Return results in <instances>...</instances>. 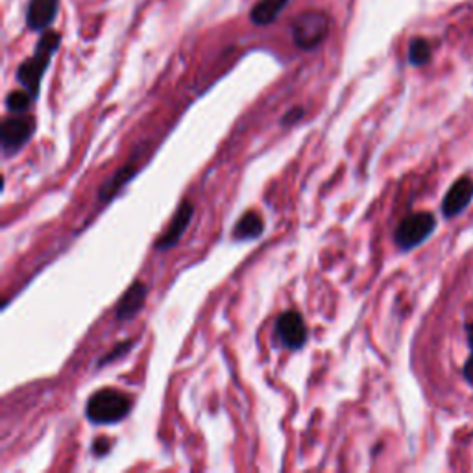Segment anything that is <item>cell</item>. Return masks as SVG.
I'll use <instances>...</instances> for the list:
<instances>
[{
    "mask_svg": "<svg viewBox=\"0 0 473 473\" xmlns=\"http://www.w3.org/2000/svg\"><path fill=\"white\" fill-rule=\"evenodd\" d=\"M35 132V120L34 117L13 113L6 117L0 126V146L6 158L17 154L20 148H25Z\"/></svg>",
    "mask_w": 473,
    "mask_h": 473,
    "instance_id": "5b68a950",
    "label": "cell"
},
{
    "mask_svg": "<svg viewBox=\"0 0 473 473\" xmlns=\"http://www.w3.org/2000/svg\"><path fill=\"white\" fill-rule=\"evenodd\" d=\"M59 0H30L27 12V25L34 32H45L58 15Z\"/></svg>",
    "mask_w": 473,
    "mask_h": 473,
    "instance_id": "9c48e42d",
    "label": "cell"
},
{
    "mask_svg": "<svg viewBox=\"0 0 473 473\" xmlns=\"http://www.w3.org/2000/svg\"><path fill=\"white\" fill-rule=\"evenodd\" d=\"M429 59H431V45L422 37L413 39L411 45H408V61H411V66L422 67Z\"/></svg>",
    "mask_w": 473,
    "mask_h": 473,
    "instance_id": "4fadbf2b",
    "label": "cell"
},
{
    "mask_svg": "<svg viewBox=\"0 0 473 473\" xmlns=\"http://www.w3.org/2000/svg\"><path fill=\"white\" fill-rule=\"evenodd\" d=\"M59 43L61 37L56 32H45L37 43L34 56L25 59L17 69V81L23 85L34 98L39 95L43 74H45L52 56L59 49Z\"/></svg>",
    "mask_w": 473,
    "mask_h": 473,
    "instance_id": "6da1fadb",
    "label": "cell"
},
{
    "mask_svg": "<svg viewBox=\"0 0 473 473\" xmlns=\"http://www.w3.org/2000/svg\"><path fill=\"white\" fill-rule=\"evenodd\" d=\"M192 217H195V205H192V202L189 200H183L178 211L174 213V217H172V221L168 222L167 229L159 235V239L156 241L154 248L158 252H168L170 248H174L182 241L183 233L189 229Z\"/></svg>",
    "mask_w": 473,
    "mask_h": 473,
    "instance_id": "52a82bcc",
    "label": "cell"
},
{
    "mask_svg": "<svg viewBox=\"0 0 473 473\" xmlns=\"http://www.w3.org/2000/svg\"><path fill=\"white\" fill-rule=\"evenodd\" d=\"M275 340L287 350H299L307 342L306 322L298 311H287L275 320Z\"/></svg>",
    "mask_w": 473,
    "mask_h": 473,
    "instance_id": "8992f818",
    "label": "cell"
},
{
    "mask_svg": "<svg viewBox=\"0 0 473 473\" xmlns=\"http://www.w3.org/2000/svg\"><path fill=\"white\" fill-rule=\"evenodd\" d=\"M435 228H437V221L431 213H427V211L413 213V214H408V217H405L396 228L394 241L399 246V250L408 252L420 246L423 241H427V237L435 231Z\"/></svg>",
    "mask_w": 473,
    "mask_h": 473,
    "instance_id": "277c9868",
    "label": "cell"
},
{
    "mask_svg": "<svg viewBox=\"0 0 473 473\" xmlns=\"http://www.w3.org/2000/svg\"><path fill=\"white\" fill-rule=\"evenodd\" d=\"M291 3L292 0H260L250 12V20L255 27H268L275 23Z\"/></svg>",
    "mask_w": 473,
    "mask_h": 473,
    "instance_id": "8fae6325",
    "label": "cell"
},
{
    "mask_svg": "<svg viewBox=\"0 0 473 473\" xmlns=\"http://www.w3.org/2000/svg\"><path fill=\"white\" fill-rule=\"evenodd\" d=\"M136 172V170H134ZM134 172H132V167L128 165L124 167L120 172H117V174L107 182L105 187L100 189V200H110L113 195H117L119 189L126 183V182H130L134 178Z\"/></svg>",
    "mask_w": 473,
    "mask_h": 473,
    "instance_id": "5bb4252c",
    "label": "cell"
},
{
    "mask_svg": "<svg viewBox=\"0 0 473 473\" xmlns=\"http://www.w3.org/2000/svg\"><path fill=\"white\" fill-rule=\"evenodd\" d=\"M146 292H148V287L143 282H136L130 289H128L122 294L120 302L117 304V309H115L117 320H120V322L132 320L143 309L144 299H146Z\"/></svg>",
    "mask_w": 473,
    "mask_h": 473,
    "instance_id": "30bf717a",
    "label": "cell"
},
{
    "mask_svg": "<svg viewBox=\"0 0 473 473\" xmlns=\"http://www.w3.org/2000/svg\"><path fill=\"white\" fill-rule=\"evenodd\" d=\"M110 447H112V444H110V440H107V438H98L97 442H95V447H93V454L95 455H105L107 454V451H110Z\"/></svg>",
    "mask_w": 473,
    "mask_h": 473,
    "instance_id": "d6986e66",
    "label": "cell"
},
{
    "mask_svg": "<svg viewBox=\"0 0 473 473\" xmlns=\"http://www.w3.org/2000/svg\"><path fill=\"white\" fill-rule=\"evenodd\" d=\"M471 200H473V182L464 176L451 185L447 195L444 197V202H442L444 217L446 219L459 217V214L469 205Z\"/></svg>",
    "mask_w": 473,
    "mask_h": 473,
    "instance_id": "ba28073f",
    "label": "cell"
},
{
    "mask_svg": "<svg viewBox=\"0 0 473 473\" xmlns=\"http://www.w3.org/2000/svg\"><path fill=\"white\" fill-rule=\"evenodd\" d=\"M331 19L322 10H307L299 13L291 25L292 41L298 49L314 50L330 37Z\"/></svg>",
    "mask_w": 473,
    "mask_h": 473,
    "instance_id": "7a4b0ae2",
    "label": "cell"
},
{
    "mask_svg": "<svg viewBox=\"0 0 473 473\" xmlns=\"http://www.w3.org/2000/svg\"><path fill=\"white\" fill-rule=\"evenodd\" d=\"M34 97L28 91H12L6 97V107L12 113H25L30 110Z\"/></svg>",
    "mask_w": 473,
    "mask_h": 473,
    "instance_id": "9a60e30c",
    "label": "cell"
},
{
    "mask_svg": "<svg viewBox=\"0 0 473 473\" xmlns=\"http://www.w3.org/2000/svg\"><path fill=\"white\" fill-rule=\"evenodd\" d=\"M130 348H132V342H130V340H126V342H122V344H117V346H115L110 353H107L105 357H102V359L98 361V367H104V364H110L112 361H115L117 357H120L122 353H126Z\"/></svg>",
    "mask_w": 473,
    "mask_h": 473,
    "instance_id": "e0dca14e",
    "label": "cell"
},
{
    "mask_svg": "<svg viewBox=\"0 0 473 473\" xmlns=\"http://www.w3.org/2000/svg\"><path fill=\"white\" fill-rule=\"evenodd\" d=\"M466 335H468V344H469L471 355H469V359L464 364V377L473 384V324H468L466 326Z\"/></svg>",
    "mask_w": 473,
    "mask_h": 473,
    "instance_id": "2e32d148",
    "label": "cell"
},
{
    "mask_svg": "<svg viewBox=\"0 0 473 473\" xmlns=\"http://www.w3.org/2000/svg\"><path fill=\"white\" fill-rule=\"evenodd\" d=\"M304 117V107H292V110L291 112H287L285 115H283V119H282V124L283 126H292V124H296L299 119H302Z\"/></svg>",
    "mask_w": 473,
    "mask_h": 473,
    "instance_id": "ac0fdd59",
    "label": "cell"
},
{
    "mask_svg": "<svg viewBox=\"0 0 473 473\" xmlns=\"http://www.w3.org/2000/svg\"><path fill=\"white\" fill-rule=\"evenodd\" d=\"M263 231H265V222L261 219V214L255 211H248L233 228V239L237 241L257 239V237L263 235Z\"/></svg>",
    "mask_w": 473,
    "mask_h": 473,
    "instance_id": "7c38bea8",
    "label": "cell"
},
{
    "mask_svg": "<svg viewBox=\"0 0 473 473\" xmlns=\"http://www.w3.org/2000/svg\"><path fill=\"white\" fill-rule=\"evenodd\" d=\"M132 411V399L119 391L104 389L95 392L88 405H85V416L97 425H110L124 420Z\"/></svg>",
    "mask_w": 473,
    "mask_h": 473,
    "instance_id": "3957f363",
    "label": "cell"
}]
</instances>
